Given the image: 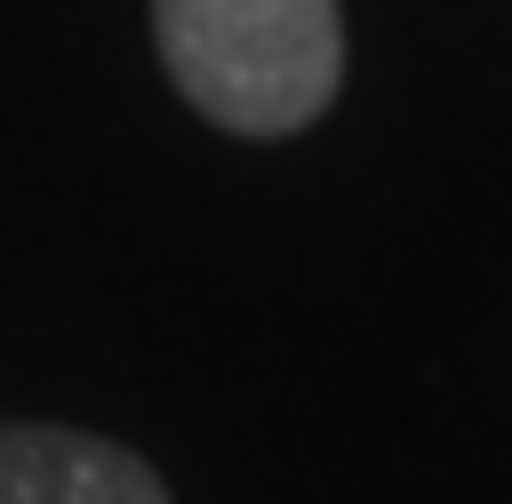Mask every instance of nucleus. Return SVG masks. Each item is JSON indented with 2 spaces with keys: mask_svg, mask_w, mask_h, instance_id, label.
Wrapping results in <instances>:
<instances>
[{
  "mask_svg": "<svg viewBox=\"0 0 512 504\" xmlns=\"http://www.w3.org/2000/svg\"><path fill=\"white\" fill-rule=\"evenodd\" d=\"M176 96L232 136H296L344 80L336 0H152Z\"/></svg>",
  "mask_w": 512,
  "mask_h": 504,
  "instance_id": "obj_1",
  "label": "nucleus"
},
{
  "mask_svg": "<svg viewBox=\"0 0 512 504\" xmlns=\"http://www.w3.org/2000/svg\"><path fill=\"white\" fill-rule=\"evenodd\" d=\"M0 504H168V480L80 424H0Z\"/></svg>",
  "mask_w": 512,
  "mask_h": 504,
  "instance_id": "obj_2",
  "label": "nucleus"
}]
</instances>
